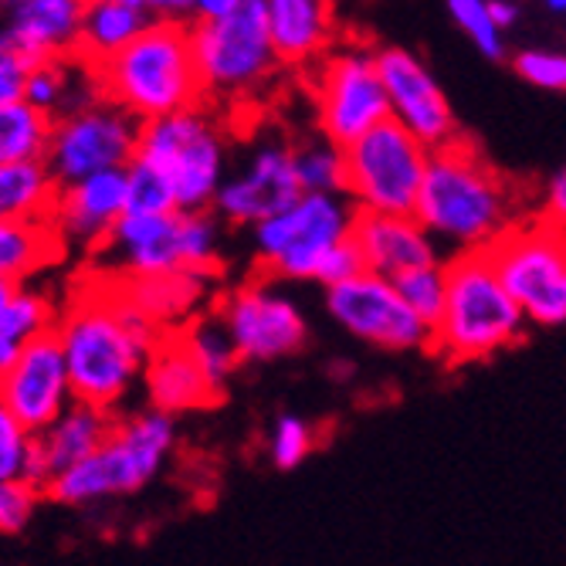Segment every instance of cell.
<instances>
[{
	"instance_id": "1",
	"label": "cell",
	"mask_w": 566,
	"mask_h": 566,
	"mask_svg": "<svg viewBox=\"0 0 566 566\" xmlns=\"http://www.w3.org/2000/svg\"><path fill=\"white\" fill-rule=\"evenodd\" d=\"M51 333L62 346L75 400L113 415L143 384L146 359L160 339L113 275H98L95 289H78L59 308Z\"/></svg>"
},
{
	"instance_id": "2",
	"label": "cell",
	"mask_w": 566,
	"mask_h": 566,
	"mask_svg": "<svg viewBox=\"0 0 566 566\" xmlns=\"http://www.w3.org/2000/svg\"><path fill=\"white\" fill-rule=\"evenodd\" d=\"M415 221L434 238V244H444L454 254L489 251L523 221L520 190L472 143L454 139L431 149Z\"/></svg>"
},
{
	"instance_id": "3",
	"label": "cell",
	"mask_w": 566,
	"mask_h": 566,
	"mask_svg": "<svg viewBox=\"0 0 566 566\" xmlns=\"http://www.w3.org/2000/svg\"><path fill=\"white\" fill-rule=\"evenodd\" d=\"M102 98L129 113L136 123L160 119L203 102L193 65L190 24L149 21L109 62L92 69Z\"/></svg>"
},
{
	"instance_id": "4",
	"label": "cell",
	"mask_w": 566,
	"mask_h": 566,
	"mask_svg": "<svg viewBox=\"0 0 566 566\" xmlns=\"http://www.w3.org/2000/svg\"><path fill=\"white\" fill-rule=\"evenodd\" d=\"M448 292L431 329V349L451 367L485 364L526 336V316L505 292L489 251L451 254L444 262Z\"/></svg>"
},
{
	"instance_id": "5",
	"label": "cell",
	"mask_w": 566,
	"mask_h": 566,
	"mask_svg": "<svg viewBox=\"0 0 566 566\" xmlns=\"http://www.w3.org/2000/svg\"><path fill=\"white\" fill-rule=\"evenodd\" d=\"M174 448L177 418L164 415V410L146 407L126 418L116 415V424L102 448L51 479L44 485V499L69 509H85L136 495L167 469Z\"/></svg>"
},
{
	"instance_id": "6",
	"label": "cell",
	"mask_w": 566,
	"mask_h": 566,
	"mask_svg": "<svg viewBox=\"0 0 566 566\" xmlns=\"http://www.w3.org/2000/svg\"><path fill=\"white\" fill-rule=\"evenodd\" d=\"M136 157L157 167L177 197V211H211L231 167V133L211 102L139 123Z\"/></svg>"
},
{
	"instance_id": "7",
	"label": "cell",
	"mask_w": 566,
	"mask_h": 566,
	"mask_svg": "<svg viewBox=\"0 0 566 566\" xmlns=\"http://www.w3.org/2000/svg\"><path fill=\"white\" fill-rule=\"evenodd\" d=\"M190 48L203 102L218 109L262 98L285 72L275 59L262 0H244L221 21L190 24Z\"/></svg>"
},
{
	"instance_id": "8",
	"label": "cell",
	"mask_w": 566,
	"mask_h": 566,
	"mask_svg": "<svg viewBox=\"0 0 566 566\" xmlns=\"http://www.w3.org/2000/svg\"><path fill=\"white\" fill-rule=\"evenodd\" d=\"M221 221L214 211H170V214H123L98 248L116 279H143L167 272L218 275L221 265Z\"/></svg>"
},
{
	"instance_id": "9",
	"label": "cell",
	"mask_w": 566,
	"mask_h": 566,
	"mask_svg": "<svg viewBox=\"0 0 566 566\" xmlns=\"http://www.w3.org/2000/svg\"><path fill=\"white\" fill-rule=\"evenodd\" d=\"M346 193H302L285 211L251 228V251L275 282H319L329 254L343 248L356 224Z\"/></svg>"
},
{
	"instance_id": "10",
	"label": "cell",
	"mask_w": 566,
	"mask_h": 566,
	"mask_svg": "<svg viewBox=\"0 0 566 566\" xmlns=\"http://www.w3.org/2000/svg\"><path fill=\"white\" fill-rule=\"evenodd\" d=\"M489 259L530 326H566V228L520 221L489 248Z\"/></svg>"
},
{
	"instance_id": "11",
	"label": "cell",
	"mask_w": 566,
	"mask_h": 566,
	"mask_svg": "<svg viewBox=\"0 0 566 566\" xmlns=\"http://www.w3.org/2000/svg\"><path fill=\"white\" fill-rule=\"evenodd\" d=\"M431 149L394 119L343 146V193L359 214H415Z\"/></svg>"
},
{
	"instance_id": "12",
	"label": "cell",
	"mask_w": 566,
	"mask_h": 566,
	"mask_svg": "<svg viewBox=\"0 0 566 566\" xmlns=\"http://www.w3.org/2000/svg\"><path fill=\"white\" fill-rule=\"evenodd\" d=\"M313 95L316 133L336 146H349L387 116V95L377 72V48L364 41L336 44L329 55L305 72Z\"/></svg>"
},
{
	"instance_id": "13",
	"label": "cell",
	"mask_w": 566,
	"mask_h": 566,
	"mask_svg": "<svg viewBox=\"0 0 566 566\" xmlns=\"http://www.w3.org/2000/svg\"><path fill=\"white\" fill-rule=\"evenodd\" d=\"M139 123L113 106L109 98H92L78 109L51 119L44 167L59 187L78 184L92 174L126 170L136 157Z\"/></svg>"
},
{
	"instance_id": "14",
	"label": "cell",
	"mask_w": 566,
	"mask_h": 566,
	"mask_svg": "<svg viewBox=\"0 0 566 566\" xmlns=\"http://www.w3.org/2000/svg\"><path fill=\"white\" fill-rule=\"evenodd\" d=\"M214 316L241 364H279L302 353L308 343L305 313L269 275L224 292L214 305Z\"/></svg>"
},
{
	"instance_id": "15",
	"label": "cell",
	"mask_w": 566,
	"mask_h": 566,
	"mask_svg": "<svg viewBox=\"0 0 566 566\" xmlns=\"http://www.w3.org/2000/svg\"><path fill=\"white\" fill-rule=\"evenodd\" d=\"M323 292H326L323 298L326 316L346 336L384 353L431 349V326H424L410 313V305L400 298L394 282L370 272H356L353 279Z\"/></svg>"
},
{
	"instance_id": "16",
	"label": "cell",
	"mask_w": 566,
	"mask_h": 566,
	"mask_svg": "<svg viewBox=\"0 0 566 566\" xmlns=\"http://www.w3.org/2000/svg\"><path fill=\"white\" fill-rule=\"evenodd\" d=\"M302 197L292 170V139L265 133L251 139L238 167H228L214 197V218L228 228H254Z\"/></svg>"
},
{
	"instance_id": "17",
	"label": "cell",
	"mask_w": 566,
	"mask_h": 566,
	"mask_svg": "<svg viewBox=\"0 0 566 566\" xmlns=\"http://www.w3.org/2000/svg\"><path fill=\"white\" fill-rule=\"evenodd\" d=\"M377 72H380L384 95H387V116L400 129H407L428 149H441L461 139L454 109L441 82L415 51L397 48V44L377 48Z\"/></svg>"
},
{
	"instance_id": "18",
	"label": "cell",
	"mask_w": 566,
	"mask_h": 566,
	"mask_svg": "<svg viewBox=\"0 0 566 566\" xmlns=\"http://www.w3.org/2000/svg\"><path fill=\"white\" fill-rule=\"evenodd\" d=\"M0 400L31 434H41L75 400L55 333H44L21 349L0 377Z\"/></svg>"
},
{
	"instance_id": "19",
	"label": "cell",
	"mask_w": 566,
	"mask_h": 566,
	"mask_svg": "<svg viewBox=\"0 0 566 566\" xmlns=\"http://www.w3.org/2000/svg\"><path fill=\"white\" fill-rule=\"evenodd\" d=\"M88 0H0V55L24 69L72 59Z\"/></svg>"
},
{
	"instance_id": "20",
	"label": "cell",
	"mask_w": 566,
	"mask_h": 566,
	"mask_svg": "<svg viewBox=\"0 0 566 566\" xmlns=\"http://www.w3.org/2000/svg\"><path fill=\"white\" fill-rule=\"evenodd\" d=\"M126 214V174L106 170L78 184L59 187L48 228L55 231L62 248L98 251L113 234L116 221Z\"/></svg>"
},
{
	"instance_id": "21",
	"label": "cell",
	"mask_w": 566,
	"mask_h": 566,
	"mask_svg": "<svg viewBox=\"0 0 566 566\" xmlns=\"http://www.w3.org/2000/svg\"><path fill=\"white\" fill-rule=\"evenodd\" d=\"M349 241L359 269L387 282L441 262L434 238L415 221V214H356Z\"/></svg>"
},
{
	"instance_id": "22",
	"label": "cell",
	"mask_w": 566,
	"mask_h": 566,
	"mask_svg": "<svg viewBox=\"0 0 566 566\" xmlns=\"http://www.w3.org/2000/svg\"><path fill=\"white\" fill-rule=\"evenodd\" d=\"M275 59L285 72H308L336 48V0H262Z\"/></svg>"
},
{
	"instance_id": "23",
	"label": "cell",
	"mask_w": 566,
	"mask_h": 566,
	"mask_svg": "<svg viewBox=\"0 0 566 566\" xmlns=\"http://www.w3.org/2000/svg\"><path fill=\"white\" fill-rule=\"evenodd\" d=\"M113 424H116L113 410H102L95 403L72 400L41 434H34L28 482L44 492V485L55 479L59 472H65V469L75 465V461L95 454L102 448V441L109 438Z\"/></svg>"
},
{
	"instance_id": "24",
	"label": "cell",
	"mask_w": 566,
	"mask_h": 566,
	"mask_svg": "<svg viewBox=\"0 0 566 566\" xmlns=\"http://www.w3.org/2000/svg\"><path fill=\"white\" fill-rule=\"evenodd\" d=\"M139 387H143L149 407L164 410L170 418L218 403L208 380H203V374L197 370L193 356L187 353L180 333H164L157 339V346H153V353L146 359Z\"/></svg>"
},
{
	"instance_id": "25",
	"label": "cell",
	"mask_w": 566,
	"mask_h": 566,
	"mask_svg": "<svg viewBox=\"0 0 566 566\" xmlns=\"http://www.w3.org/2000/svg\"><path fill=\"white\" fill-rule=\"evenodd\" d=\"M119 285H123L126 298L136 305V313L164 336V333L184 329L190 319L200 316V305L214 292V275L167 272V275L119 279Z\"/></svg>"
},
{
	"instance_id": "26",
	"label": "cell",
	"mask_w": 566,
	"mask_h": 566,
	"mask_svg": "<svg viewBox=\"0 0 566 566\" xmlns=\"http://www.w3.org/2000/svg\"><path fill=\"white\" fill-rule=\"evenodd\" d=\"M21 98L38 113H44L48 119H55L69 109H78L85 102L98 98V88H95L92 69L82 65L78 59H51V62H38L28 69Z\"/></svg>"
},
{
	"instance_id": "27",
	"label": "cell",
	"mask_w": 566,
	"mask_h": 566,
	"mask_svg": "<svg viewBox=\"0 0 566 566\" xmlns=\"http://www.w3.org/2000/svg\"><path fill=\"white\" fill-rule=\"evenodd\" d=\"M146 24H149V18L139 14L136 8L123 4V0H88L72 59H78L88 69L109 62L116 51H123Z\"/></svg>"
},
{
	"instance_id": "28",
	"label": "cell",
	"mask_w": 566,
	"mask_h": 566,
	"mask_svg": "<svg viewBox=\"0 0 566 566\" xmlns=\"http://www.w3.org/2000/svg\"><path fill=\"white\" fill-rule=\"evenodd\" d=\"M59 319V305L44 289L21 282L11 295V302L0 308V377L21 356L28 343L38 336L55 329Z\"/></svg>"
},
{
	"instance_id": "29",
	"label": "cell",
	"mask_w": 566,
	"mask_h": 566,
	"mask_svg": "<svg viewBox=\"0 0 566 566\" xmlns=\"http://www.w3.org/2000/svg\"><path fill=\"white\" fill-rule=\"evenodd\" d=\"M65 259V248L48 224L34 221H0V275L28 282Z\"/></svg>"
},
{
	"instance_id": "30",
	"label": "cell",
	"mask_w": 566,
	"mask_h": 566,
	"mask_svg": "<svg viewBox=\"0 0 566 566\" xmlns=\"http://www.w3.org/2000/svg\"><path fill=\"white\" fill-rule=\"evenodd\" d=\"M55 197L59 184L44 167V160H21L0 167V221L48 224Z\"/></svg>"
},
{
	"instance_id": "31",
	"label": "cell",
	"mask_w": 566,
	"mask_h": 566,
	"mask_svg": "<svg viewBox=\"0 0 566 566\" xmlns=\"http://www.w3.org/2000/svg\"><path fill=\"white\" fill-rule=\"evenodd\" d=\"M177 333H180L187 353L193 356L197 370L203 374V380H208L211 394L221 400L224 390H228V384H231V377H234L238 367H241V359H238V353H234V346H231L224 326H221L218 316L211 313V316H197V319H190V323H187L184 329H177Z\"/></svg>"
},
{
	"instance_id": "32",
	"label": "cell",
	"mask_w": 566,
	"mask_h": 566,
	"mask_svg": "<svg viewBox=\"0 0 566 566\" xmlns=\"http://www.w3.org/2000/svg\"><path fill=\"white\" fill-rule=\"evenodd\" d=\"M292 170L302 193H343L346 184L343 146L329 143L319 133L292 139Z\"/></svg>"
},
{
	"instance_id": "33",
	"label": "cell",
	"mask_w": 566,
	"mask_h": 566,
	"mask_svg": "<svg viewBox=\"0 0 566 566\" xmlns=\"http://www.w3.org/2000/svg\"><path fill=\"white\" fill-rule=\"evenodd\" d=\"M51 119L28 106L24 98L0 106V167L21 160H44Z\"/></svg>"
},
{
	"instance_id": "34",
	"label": "cell",
	"mask_w": 566,
	"mask_h": 566,
	"mask_svg": "<svg viewBox=\"0 0 566 566\" xmlns=\"http://www.w3.org/2000/svg\"><path fill=\"white\" fill-rule=\"evenodd\" d=\"M126 174V211L129 214H170L177 211V197L170 180L139 157L129 160Z\"/></svg>"
},
{
	"instance_id": "35",
	"label": "cell",
	"mask_w": 566,
	"mask_h": 566,
	"mask_svg": "<svg viewBox=\"0 0 566 566\" xmlns=\"http://www.w3.org/2000/svg\"><path fill=\"white\" fill-rule=\"evenodd\" d=\"M397 292L400 298L410 305V313H415L424 326L434 329L441 308H444V292H448V272H444V259L441 262H431L424 269H415L400 275L397 282Z\"/></svg>"
},
{
	"instance_id": "36",
	"label": "cell",
	"mask_w": 566,
	"mask_h": 566,
	"mask_svg": "<svg viewBox=\"0 0 566 566\" xmlns=\"http://www.w3.org/2000/svg\"><path fill=\"white\" fill-rule=\"evenodd\" d=\"M316 424L298 415H279L269 431V461L279 472H292L316 451Z\"/></svg>"
},
{
	"instance_id": "37",
	"label": "cell",
	"mask_w": 566,
	"mask_h": 566,
	"mask_svg": "<svg viewBox=\"0 0 566 566\" xmlns=\"http://www.w3.org/2000/svg\"><path fill=\"white\" fill-rule=\"evenodd\" d=\"M448 14L472 38V44L485 59H492V62L505 59V34L495 28V21L489 14V0H448Z\"/></svg>"
},
{
	"instance_id": "38",
	"label": "cell",
	"mask_w": 566,
	"mask_h": 566,
	"mask_svg": "<svg viewBox=\"0 0 566 566\" xmlns=\"http://www.w3.org/2000/svg\"><path fill=\"white\" fill-rule=\"evenodd\" d=\"M34 434L11 415V407L0 400V482L24 479L31 472Z\"/></svg>"
},
{
	"instance_id": "39",
	"label": "cell",
	"mask_w": 566,
	"mask_h": 566,
	"mask_svg": "<svg viewBox=\"0 0 566 566\" xmlns=\"http://www.w3.org/2000/svg\"><path fill=\"white\" fill-rule=\"evenodd\" d=\"M44 492L24 479L0 482V536H18L31 526Z\"/></svg>"
},
{
	"instance_id": "40",
	"label": "cell",
	"mask_w": 566,
	"mask_h": 566,
	"mask_svg": "<svg viewBox=\"0 0 566 566\" xmlns=\"http://www.w3.org/2000/svg\"><path fill=\"white\" fill-rule=\"evenodd\" d=\"M512 69L523 82L546 92H566V55L549 48H526L512 59Z\"/></svg>"
},
{
	"instance_id": "41",
	"label": "cell",
	"mask_w": 566,
	"mask_h": 566,
	"mask_svg": "<svg viewBox=\"0 0 566 566\" xmlns=\"http://www.w3.org/2000/svg\"><path fill=\"white\" fill-rule=\"evenodd\" d=\"M543 221L556 224V228H566V167H559L546 187H543V197H539V214Z\"/></svg>"
},
{
	"instance_id": "42",
	"label": "cell",
	"mask_w": 566,
	"mask_h": 566,
	"mask_svg": "<svg viewBox=\"0 0 566 566\" xmlns=\"http://www.w3.org/2000/svg\"><path fill=\"white\" fill-rule=\"evenodd\" d=\"M123 4L136 8L149 21H184V24H190V14H193V0H123Z\"/></svg>"
},
{
	"instance_id": "43",
	"label": "cell",
	"mask_w": 566,
	"mask_h": 566,
	"mask_svg": "<svg viewBox=\"0 0 566 566\" xmlns=\"http://www.w3.org/2000/svg\"><path fill=\"white\" fill-rule=\"evenodd\" d=\"M24 75H28V69H24L21 62L0 55V106H11V102L21 98Z\"/></svg>"
},
{
	"instance_id": "44",
	"label": "cell",
	"mask_w": 566,
	"mask_h": 566,
	"mask_svg": "<svg viewBox=\"0 0 566 566\" xmlns=\"http://www.w3.org/2000/svg\"><path fill=\"white\" fill-rule=\"evenodd\" d=\"M244 0H193V14L190 24H208V21H221L228 14H234Z\"/></svg>"
},
{
	"instance_id": "45",
	"label": "cell",
	"mask_w": 566,
	"mask_h": 566,
	"mask_svg": "<svg viewBox=\"0 0 566 566\" xmlns=\"http://www.w3.org/2000/svg\"><path fill=\"white\" fill-rule=\"evenodd\" d=\"M489 14H492L495 28L505 34L512 24L520 21V4H512V0H489Z\"/></svg>"
},
{
	"instance_id": "46",
	"label": "cell",
	"mask_w": 566,
	"mask_h": 566,
	"mask_svg": "<svg viewBox=\"0 0 566 566\" xmlns=\"http://www.w3.org/2000/svg\"><path fill=\"white\" fill-rule=\"evenodd\" d=\"M14 289H18V282H11V279H4V275H0V308H4V305L11 302Z\"/></svg>"
},
{
	"instance_id": "47",
	"label": "cell",
	"mask_w": 566,
	"mask_h": 566,
	"mask_svg": "<svg viewBox=\"0 0 566 566\" xmlns=\"http://www.w3.org/2000/svg\"><path fill=\"white\" fill-rule=\"evenodd\" d=\"M546 11H553V14H566V0H546Z\"/></svg>"
}]
</instances>
